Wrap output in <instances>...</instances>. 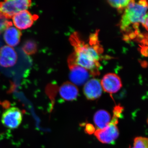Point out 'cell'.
<instances>
[{"mask_svg":"<svg viewBox=\"0 0 148 148\" xmlns=\"http://www.w3.org/2000/svg\"><path fill=\"white\" fill-rule=\"evenodd\" d=\"M135 0H107L109 4L119 12L123 11L131 2Z\"/></svg>","mask_w":148,"mask_h":148,"instance_id":"cell-14","label":"cell"},{"mask_svg":"<svg viewBox=\"0 0 148 148\" xmlns=\"http://www.w3.org/2000/svg\"><path fill=\"white\" fill-rule=\"evenodd\" d=\"M17 59V53L13 47L5 45L0 48V66L2 67L9 68L14 66Z\"/></svg>","mask_w":148,"mask_h":148,"instance_id":"cell-9","label":"cell"},{"mask_svg":"<svg viewBox=\"0 0 148 148\" xmlns=\"http://www.w3.org/2000/svg\"><path fill=\"white\" fill-rule=\"evenodd\" d=\"M148 138L143 137H138L134 140L132 147L130 148H148Z\"/></svg>","mask_w":148,"mask_h":148,"instance_id":"cell-16","label":"cell"},{"mask_svg":"<svg viewBox=\"0 0 148 148\" xmlns=\"http://www.w3.org/2000/svg\"><path fill=\"white\" fill-rule=\"evenodd\" d=\"M23 117V113L18 108L10 107L3 113L1 121L3 125L7 128L16 129L21 125Z\"/></svg>","mask_w":148,"mask_h":148,"instance_id":"cell-5","label":"cell"},{"mask_svg":"<svg viewBox=\"0 0 148 148\" xmlns=\"http://www.w3.org/2000/svg\"><path fill=\"white\" fill-rule=\"evenodd\" d=\"M147 0H140L131 2L123 11L119 26L126 40L139 39L145 43V37L141 34L140 27L141 25L147 31Z\"/></svg>","mask_w":148,"mask_h":148,"instance_id":"cell-2","label":"cell"},{"mask_svg":"<svg viewBox=\"0 0 148 148\" xmlns=\"http://www.w3.org/2000/svg\"><path fill=\"white\" fill-rule=\"evenodd\" d=\"M32 5V0H3L0 2V19L12 18L22 11L27 10Z\"/></svg>","mask_w":148,"mask_h":148,"instance_id":"cell-4","label":"cell"},{"mask_svg":"<svg viewBox=\"0 0 148 148\" xmlns=\"http://www.w3.org/2000/svg\"><path fill=\"white\" fill-rule=\"evenodd\" d=\"M23 50L28 55L36 53L37 50L36 43L33 40H27L23 44Z\"/></svg>","mask_w":148,"mask_h":148,"instance_id":"cell-15","label":"cell"},{"mask_svg":"<svg viewBox=\"0 0 148 148\" xmlns=\"http://www.w3.org/2000/svg\"><path fill=\"white\" fill-rule=\"evenodd\" d=\"M93 121L98 129H102L106 127L111 121V115L108 111L99 110L94 115Z\"/></svg>","mask_w":148,"mask_h":148,"instance_id":"cell-13","label":"cell"},{"mask_svg":"<svg viewBox=\"0 0 148 148\" xmlns=\"http://www.w3.org/2000/svg\"><path fill=\"white\" fill-rule=\"evenodd\" d=\"M86 97L89 100L98 99L102 95L103 88L101 81L97 79H91L84 84L83 89Z\"/></svg>","mask_w":148,"mask_h":148,"instance_id":"cell-10","label":"cell"},{"mask_svg":"<svg viewBox=\"0 0 148 148\" xmlns=\"http://www.w3.org/2000/svg\"><path fill=\"white\" fill-rule=\"evenodd\" d=\"M3 40L7 45L13 47L18 45L21 39L20 30L12 25L7 27L3 31Z\"/></svg>","mask_w":148,"mask_h":148,"instance_id":"cell-11","label":"cell"},{"mask_svg":"<svg viewBox=\"0 0 148 148\" xmlns=\"http://www.w3.org/2000/svg\"><path fill=\"white\" fill-rule=\"evenodd\" d=\"M11 25H12V23L10 21L5 19H0V34L3 32L7 27Z\"/></svg>","mask_w":148,"mask_h":148,"instance_id":"cell-17","label":"cell"},{"mask_svg":"<svg viewBox=\"0 0 148 148\" xmlns=\"http://www.w3.org/2000/svg\"><path fill=\"white\" fill-rule=\"evenodd\" d=\"M101 83L103 90L110 95L119 91L122 86L120 78L114 73L105 75L101 81Z\"/></svg>","mask_w":148,"mask_h":148,"instance_id":"cell-8","label":"cell"},{"mask_svg":"<svg viewBox=\"0 0 148 148\" xmlns=\"http://www.w3.org/2000/svg\"><path fill=\"white\" fill-rule=\"evenodd\" d=\"M59 92L62 99L71 101L76 100L77 98L79 90L75 85L71 82H66L59 88Z\"/></svg>","mask_w":148,"mask_h":148,"instance_id":"cell-12","label":"cell"},{"mask_svg":"<svg viewBox=\"0 0 148 148\" xmlns=\"http://www.w3.org/2000/svg\"><path fill=\"white\" fill-rule=\"evenodd\" d=\"M123 109L120 106H116L113 110V116L111 121L106 127L98 129L94 135L100 142L103 144H110L114 143L119 136L117 126L119 119L122 115Z\"/></svg>","mask_w":148,"mask_h":148,"instance_id":"cell-3","label":"cell"},{"mask_svg":"<svg viewBox=\"0 0 148 148\" xmlns=\"http://www.w3.org/2000/svg\"><path fill=\"white\" fill-rule=\"evenodd\" d=\"M38 17L37 15L32 14L29 11H22L12 17V22L14 27L18 30H26L33 26Z\"/></svg>","mask_w":148,"mask_h":148,"instance_id":"cell-7","label":"cell"},{"mask_svg":"<svg viewBox=\"0 0 148 148\" xmlns=\"http://www.w3.org/2000/svg\"><path fill=\"white\" fill-rule=\"evenodd\" d=\"M70 40L73 47L74 51L69 59L86 69L91 76L98 75L103 49L99 42L98 33L90 36L88 42H85L76 32L72 34Z\"/></svg>","mask_w":148,"mask_h":148,"instance_id":"cell-1","label":"cell"},{"mask_svg":"<svg viewBox=\"0 0 148 148\" xmlns=\"http://www.w3.org/2000/svg\"><path fill=\"white\" fill-rule=\"evenodd\" d=\"M68 64L71 82L76 86H81L87 82L91 75L88 71L70 59H68Z\"/></svg>","mask_w":148,"mask_h":148,"instance_id":"cell-6","label":"cell"},{"mask_svg":"<svg viewBox=\"0 0 148 148\" xmlns=\"http://www.w3.org/2000/svg\"><path fill=\"white\" fill-rule=\"evenodd\" d=\"M86 132L89 134H92V133H93V132H94L95 131V128L91 124H88L86 125Z\"/></svg>","mask_w":148,"mask_h":148,"instance_id":"cell-18","label":"cell"}]
</instances>
